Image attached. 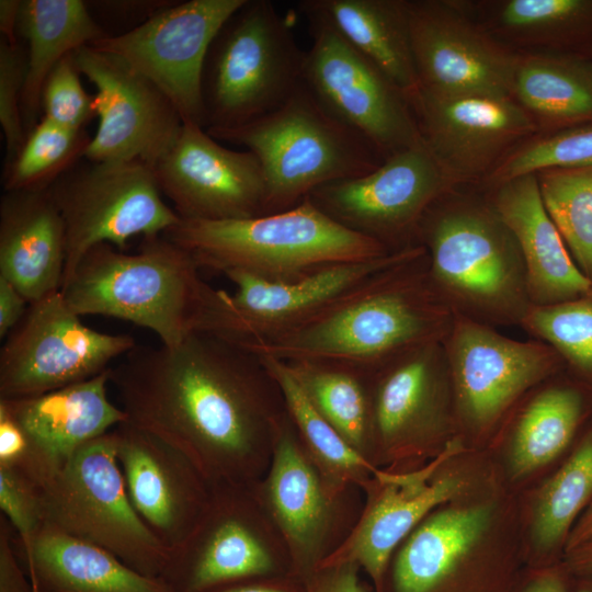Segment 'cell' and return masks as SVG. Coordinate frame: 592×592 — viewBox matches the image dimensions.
Returning <instances> with one entry per match:
<instances>
[{"label":"cell","mask_w":592,"mask_h":592,"mask_svg":"<svg viewBox=\"0 0 592 592\" xmlns=\"http://www.w3.org/2000/svg\"><path fill=\"white\" fill-rule=\"evenodd\" d=\"M127 422L184 453L209 482H257L287 408L254 353L198 332L170 348L136 345L110 368Z\"/></svg>","instance_id":"6da1fadb"},{"label":"cell","mask_w":592,"mask_h":592,"mask_svg":"<svg viewBox=\"0 0 592 592\" xmlns=\"http://www.w3.org/2000/svg\"><path fill=\"white\" fill-rule=\"evenodd\" d=\"M454 317L431 284L423 248L414 246L307 321L241 346L282 362H323L371 373L412 349L442 342Z\"/></svg>","instance_id":"7a4b0ae2"},{"label":"cell","mask_w":592,"mask_h":592,"mask_svg":"<svg viewBox=\"0 0 592 592\" xmlns=\"http://www.w3.org/2000/svg\"><path fill=\"white\" fill-rule=\"evenodd\" d=\"M194 258L164 235L145 237L138 252L100 243L81 259L60 292L81 316L122 319L177 346L194 333H216L221 289L208 285Z\"/></svg>","instance_id":"3957f363"},{"label":"cell","mask_w":592,"mask_h":592,"mask_svg":"<svg viewBox=\"0 0 592 592\" xmlns=\"http://www.w3.org/2000/svg\"><path fill=\"white\" fill-rule=\"evenodd\" d=\"M415 242L434 291L454 315L493 328L521 325L532 306L525 264L487 196L444 194L421 219Z\"/></svg>","instance_id":"277c9868"},{"label":"cell","mask_w":592,"mask_h":592,"mask_svg":"<svg viewBox=\"0 0 592 592\" xmlns=\"http://www.w3.org/2000/svg\"><path fill=\"white\" fill-rule=\"evenodd\" d=\"M198 266L291 281L330 265L391 253L328 217L307 197L275 214L243 219H181L163 234ZM397 252V251H396Z\"/></svg>","instance_id":"5b68a950"},{"label":"cell","mask_w":592,"mask_h":592,"mask_svg":"<svg viewBox=\"0 0 592 592\" xmlns=\"http://www.w3.org/2000/svg\"><path fill=\"white\" fill-rule=\"evenodd\" d=\"M206 130L257 156L266 182L265 215L298 205L322 185L364 175L384 160L366 138L332 117L304 82L255 121Z\"/></svg>","instance_id":"8992f818"},{"label":"cell","mask_w":592,"mask_h":592,"mask_svg":"<svg viewBox=\"0 0 592 592\" xmlns=\"http://www.w3.org/2000/svg\"><path fill=\"white\" fill-rule=\"evenodd\" d=\"M304 55L271 1L244 0L206 54L205 129L238 127L283 105L303 84Z\"/></svg>","instance_id":"52a82bcc"},{"label":"cell","mask_w":592,"mask_h":592,"mask_svg":"<svg viewBox=\"0 0 592 592\" xmlns=\"http://www.w3.org/2000/svg\"><path fill=\"white\" fill-rule=\"evenodd\" d=\"M286 574H294L291 555L257 481L213 486L202 517L159 579L170 592H206Z\"/></svg>","instance_id":"ba28073f"},{"label":"cell","mask_w":592,"mask_h":592,"mask_svg":"<svg viewBox=\"0 0 592 592\" xmlns=\"http://www.w3.org/2000/svg\"><path fill=\"white\" fill-rule=\"evenodd\" d=\"M43 524L93 543L134 570L160 578L170 553L134 509L112 431L81 447L41 488Z\"/></svg>","instance_id":"9c48e42d"},{"label":"cell","mask_w":592,"mask_h":592,"mask_svg":"<svg viewBox=\"0 0 592 592\" xmlns=\"http://www.w3.org/2000/svg\"><path fill=\"white\" fill-rule=\"evenodd\" d=\"M258 490L303 580L346 542L364 505L360 487L331 477L311 458L288 412Z\"/></svg>","instance_id":"30bf717a"},{"label":"cell","mask_w":592,"mask_h":592,"mask_svg":"<svg viewBox=\"0 0 592 592\" xmlns=\"http://www.w3.org/2000/svg\"><path fill=\"white\" fill-rule=\"evenodd\" d=\"M47 192L65 227L62 286L94 246L111 243L124 250L130 238L163 235L180 220L163 201L152 168L141 162L82 158Z\"/></svg>","instance_id":"8fae6325"},{"label":"cell","mask_w":592,"mask_h":592,"mask_svg":"<svg viewBox=\"0 0 592 592\" xmlns=\"http://www.w3.org/2000/svg\"><path fill=\"white\" fill-rule=\"evenodd\" d=\"M453 392L455 428L486 434L503 424L524 397L562 372L559 355L546 343L509 338L456 316L442 341Z\"/></svg>","instance_id":"7c38bea8"},{"label":"cell","mask_w":592,"mask_h":592,"mask_svg":"<svg viewBox=\"0 0 592 592\" xmlns=\"http://www.w3.org/2000/svg\"><path fill=\"white\" fill-rule=\"evenodd\" d=\"M374 465L406 471L439 453L453 426L448 364L442 342L412 349L369 373Z\"/></svg>","instance_id":"4fadbf2b"},{"label":"cell","mask_w":592,"mask_h":592,"mask_svg":"<svg viewBox=\"0 0 592 592\" xmlns=\"http://www.w3.org/2000/svg\"><path fill=\"white\" fill-rule=\"evenodd\" d=\"M311 46L303 82L337 121L366 138L383 159L422 138L407 96L321 16L300 11Z\"/></svg>","instance_id":"5bb4252c"},{"label":"cell","mask_w":592,"mask_h":592,"mask_svg":"<svg viewBox=\"0 0 592 592\" xmlns=\"http://www.w3.org/2000/svg\"><path fill=\"white\" fill-rule=\"evenodd\" d=\"M455 186L421 139L373 171L322 185L307 198L339 225L396 252L418 246L424 214Z\"/></svg>","instance_id":"9a60e30c"},{"label":"cell","mask_w":592,"mask_h":592,"mask_svg":"<svg viewBox=\"0 0 592 592\" xmlns=\"http://www.w3.org/2000/svg\"><path fill=\"white\" fill-rule=\"evenodd\" d=\"M128 334L86 326L60 291L31 303L0 352V398L56 390L109 369L136 346Z\"/></svg>","instance_id":"2e32d148"},{"label":"cell","mask_w":592,"mask_h":592,"mask_svg":"<svg viewBox=\"0 0 592 592\" xmlns=\"http://www.w3.org/2000/svg\"><path fill=\"white\" fill-rule=\"evenodd\" d=\"M244 0L171 2L129 31L89 46L113 54L152 81L183 123L205 128L202 75L207 50Z\"/></svg>","instance_id":"e0dca14e"},{"label":"cell","mask_w":592,"mask_h":592,"mask_svg":"<svg viewBox=\"0 0 592 592\" xmlns=\"http://www.w3.org/2000/svg\"><path fill=\"white\" fill-rule=\"evenodd\" d=\"M73 55L80 73L96 90L93 109L99 125L83 158L152 168L182 129L183 119L174 104L118 56L91 46Z\"/></svg>","instance_id":"ac0fdd59"},{"label":"cell","mask_w":592,"mask_h":592,"mask_svg":"<svg viewBox=\"0 0 592 592\" xmlns=\"http://www.w3.org/2000/svg\"><path fill=\"white\" fill-rule=\"evenodd\" d=\"M152 171L161 194L172 202L181 219L265 215L266 182L257 156L221 146L195 123H183Z\"/></svg>","instance_id":"d6986e66"},{"label":"cell","mask_w":592,"mask_h":592,"mask_svg":"<svg viewBox=\"0 0 592 592\" xmlns=\"http://www.w3.org/2000/svg\"><path fill=\"white\" fill-rule=\"evenodd\" d=\"M443 506L396 548L377 592H510L511 563L471 558L489 524V506Z\"/></svg>","instance_id":"ffe728a7"},{"label":"cell","mask_w":592,"mask_h":592,"mask_svg":"<svg viewBox=\"0 0 592 592\" xmlns=\"http://www.w3.org/2000/svg\"><path fill=\"white\" fill-rule=\"evenodd\" d=\"M419 90L446 96H511L517 56L490 38L457 5L408 1Z\"/></svg>","instance_id":"44dd1931"},{"label":"cell","mask_w":592,"mask_h":592,"mask_svg":"<svg viewBox=\"0 0 592 592\" xmlns=\"http://www.w3.org/2000/svg\"><path fill=\"white\" fill-rule=\"evenodd\" d=\"M459 451L460 441L452 439L433 458L417 468L406 471L382 468L363 490V511L354 531L322 565L356 563L371 578L377 592L400 543L463 488L459 478L443 469Z\"/></svg>","instance_id":"7402d4cb"},{"label":"cell","mask_w":592,"mask_h":592,"mask_svg":"<svg viewBox=\"0 0 592 592\" xmlns=\"http://www.w3.org/2000/svg\"><path fill=\"white\" fill-rule=\"evenodd\" d=\"M128 498L171 554L190 536L213 485L180 449L128 422L112 430Z\"/></svg>","instance_id":"603a6c76"},{"label":"cell","mask_w":592,"mask_h":592,"mask_svg":"<svg viewBox=\"0 0 592 592\" xmlns=\"http://www.w3.org/2000/svg\"><path fill=\"white\" fill-rule=\"evenodd\" d=\"M421 138L456 184L480 178L536 121L511 96H446L419 90L409 101Z\"/></svg>","instance_id":"cb8c5ba5"},{"label":"cell","mask_w":592,"mask_h":592,"mask_svg":"<svg viewBox=\"0 0 592 592\" xmlns=\"http://www.w3.org/2000/svg\"><path fill=\"white\" fill-rule=\"evenodd\" d=\"M409 249L338 263L291 281H266L240 271L228 272L225 276L236 285V291L221 293V327L217 335L240 345L276 337L307 321Z\"/></svg>","instance_id":"d4e9b609"},{"label":"cell","mask_w":592,"mask_h":592,"mask_svg":"<svg viewBox=\"0 0 592 592\" xmlns=\"http://www.w3.org/2000/svg\"><path fill=\"white\" fill-rule=\"evenodd\" d=\"M110 368L45 394L0 398V408L14 419L27 441V463L20 474L39 488L81 447L127 422L125 412L107 395Z\"/></svg>","instance_id":"484cf974"},{"label":"cell","mask_w":592,"mask_h":592,"mask_svg":"<svg viewBox=\"0 0 592 592\" xmlns=\"http://www.w3.org/2000/svg\"><path fill=\"white\" fill-rule=\"evenodd\" d=\"M487 198L516 239L532 305L570 300L591 287L544 205L536 174L493 185Z\"/></svg>","instance_id":"4316f807"},{"label":"cell","mask_w":592,"mask_h":592,"mask_svg":"<svg viewBox=\"0 0 592 592\" xmlns=\"http://www.w3.org/2000/svg\"><path fill=\"white\" fill-rule=\"evenodd\" d=\"M62 218L47 191L4 192L0 200V277L34 303L61 289Z\"/></svg>","instance_id":"83f0119b"},{"label":"cell","mask_w":592,"mask_h":592,"mask_svg":"<svg viewBox=\"0 0 592 592\" xmlns=\"http://www.w3.org/2000/svg\"><path fill=\"white\" fill-rule=\"evenodd\" d=\"M33 592H170L109 550L43 524L29 539L13 535Z\"/></svg>","instance_id":"f1b7e54d"},{"label":"cell","mask_w":592,"mask_h":592,"mask_svg":"<svg viewBox=\"0 0 592 592\" xmlns=\"http://www.w3.org/2000/svg\"><path fill=\"white\" fill-rule=\"evenodd\" d=\"M298 8L326 20L409 101L419 91L410 39L408 1L304 0L298 3Z\"/></svg>","instance_id":"f546056e"},{"label":"cell","mask_w":592,"mask_h":592,"mask_svg":"<svg viewBox=\"0 0 592 592\" xmlns=\"http://www.w3.org/2000/svg\"><path fill=\"white\" fill-rule=\"evenodd\" d=\"M16 33L26 44L21 109L27 135L42 117V90L52 69L68 54L110 35L82 0L21 1Z\"/></svg>","instance_id":"4dcf8cb0"},{"label":"cell","mask_w":592,"mask_h":592,"mask_svg":"<svg viewBox=\"0 0 592 592\" xmlns=\"http://www.w3.org/2000/svg\"><path fill=\"white\" fill-rule=\"evenodd\" d=\"M589 389L563 369L533 388L511 412L505 422L517 476L546 465L567 447L585 415Z\"/></svg>","instance_id":"1f68e13d"},{"label":"cell","mask_w":592,"mask_h":592,"mask_svg":"<svg viewBox=\"0 0 592 592\" xmlns=\"http://www.w3.org/2000/svg\"><path fill=\"white\" fill-rule=\"evenodd\" d=\"M512 98L555 132L592 124V57L568 52L517 56Z\"/></svg>","instance_id":"d6a6232c"},{"label":"cell","mask_w":592,"mask_h":592,"mask_svg":"<svg viewBox=\"0 0 592 592\" xmlns=\"http://www.w3.org/2000/svg\"><path fill=\"white\" fill-rule=\"evenodd\" d=\"M283 363L314 409L374 465L369 372L314 361Z\"/></svg>","instance_id":"836d02e7"},{"label":"cell","mask_w":592,"mask_h":592,"mask_svg":"<svg viewBox=\"0 0 592 592\" xmlns=\"http://www.w3.org/2000/svg\"><path fill=\"white\" fill-rule=\"evenodd\" d=\"M259 357L280 384L288 415L311 458L331 477L355 485L363 491L382 468L361 456L314 409L282 361Z\"/></svg>","instance_id":"e575fe53"},{"label":"cell","mask_w":592,"mask_h":592,"mask_svg":"<svg viewBox=\"0 0 592 592\" xmlns=\"http://www.w3.org/2000/svg\"><path fill=\"white\" fill-rule=\"evenodd\" d=\"M494 25L528 43L588 54L592 49V0H508L494 8Z\"/></svg>","instance_id":"d590c367"},{"label":"cell","mask_w":592,"mask_h":592,"mask_svg":"<svg viewBox=\"0 0 592 592\" xmlns=\"http://www.w3.org/2000/svg\"><path fill=\"white\" fill-rule=\"evenodd\" d=\"M91 138L86 129L67 128L41 117L15 157L4 164L3 191H47L84 157Z\"/></svg>","instance_id":"8d00e7d4"},{"label":"cell","mask_w":592,"mask_h":592,"mask_svg":"<svg viewBox=\"0 0 592 592\" xmlns=\"http://www.w3.org/2000/svg\"><path fill=\"white\" fill-rule=\"evenodd\" d=\"M520 327L532 339L549 345L561 358L565 371L592 389V285L570 300L532 305Z\"/></svg>","instance_id":"74e56055"},{"label":"cell","mask_w":592,"mask_h":592,"mask_svg":"<svg viewBox=\"0 0 592 592\" xmlns=\"http://www.w3.org/2000/svg\"><path fill=\"white\" fill-rule=\"evenodd\" d=\"M544 205L579 269L592 282V166L536 173Z\"/></svg>","instance_id":"f35d334b"},{"label":"cell","mask_w":592,"mask_h":592,"mask_svg":"<svg viewBox=\"0 0 592 592\" xmlns=\"http://www.w3.org/2000/svg\"><path fill=\"white\" fill-rule=\"evenodd\" d=\"M591 497L592 430L540 493L534 521L537 545L550 549L566 537Z\"/></svg>","instance_id":"ab89813d"},{"label":"cell","mask_w":592,"mask_h":592,"mask_svg":"<svg viewBox=\"0 0 592 592\" xmlns=\"http://www.w3.org/2000/svg\"><path fill=\"white\" fill-rule=\"evenodd\" d=\"M592 166V124L561 129L532 140L504 157L489 174L497 185L550 169Z\"/></svg>","instance_id":"60d3db41"},{"label":"cell","mask_w":592,"mask_h":592,"mask_svg":"<svg viewBox=\"0 0 592 592\" xmlns=\"http://www.w3.org/2000/svg\"><path fill=\"white\" fill-rule=\"evenodd\" d=\"M73 53L48 73L42 90V117L71 129H84L95 117L93 95L82 87Z\"/></svg>","instance_id":"b9f144b4"},{"label":"cell","mask_w":592,"mask_h":592,"mask_svg":"<svg viewBox=\"0 0 592 592\" xmlns=\"http://www.w3.org/2000/svg\"><path fill=\"white\" fill-rule=\"evenodd\" d=\"M26 78V49L0 39V124L5 143L4 164L21 149L26 132L22 117V93Z\"/></svg>","instance_id":"7bdbcfd3"},{"label":"cell","mask_w":592,"mask_h":592,"mask_svg":"<svg viewBox=\"0 0 592 592\" xmlns=\"http://www.w3.org/2000/svg\"><path fill=\"white\" fill-rule=\"evenodd\" d=\"M0 509L21 540L29 539L43 525L41 488L8 467H0Z\"/></svg>","instance_id":"ee69618b"},{"label":"cell","mask_w":592,"mask_h":592,"mask_svg":"<svg viewBox=\"0 0 592 592\" xmlns=\"http://www.w3.org/2000/svg\"><path fill=\"white\" fill-rule=\"evenodd\" d=\"M353 562L322 565L304 581L307 592H368Z\"/></svg>","instance_id":"f6af8a7d"},{"label":"cell","mask_w":592,"mask_h":592,"mask_svg":"<svg viewBox=\"0 0 592 592\" xmlns=\"http://www.w3.org/2000/svg\"><path fill=\"white\" fill-rule=\"evenodd\" d=\"M14 530L0 516V592H33L13 545Z\"/></svg>","instance_id":"bcb514c9"},{"label":"cell","mask_w":592,"mask_h":592,"mask_svg":"<svg viewBox=\"0 0 592 592\" xmlns=\"http://www.w3.org/2000/svg\"><path fill=\"white\" fill-rule=\"evenodd\" d=\"M29 446L25 435L14 419L0 408V467L23 473Z\"/></svg>","instance_id":"7dc6e473"},{"label":"cell","mask_w":592,"mask_h":592,"mask_svg":"<svg viewBox=\"0 0 592 592\" xmlns=\"http://www.w3.org/2000/svg\"><path fill=\"white\" fill-rule=\"evenodd\" d=\"M206 592H307V589L301 578L286 574L241 580Z\"/></svg>","instance_id":"c3c4849f"},{"label":"cell","mask_w":592,"mask_h":592,"mask_svg":"<svg viewBox=\"0 0 592 592\" xmlns=\"http://www.w3.org/2000/svg\"><path fill=\"white\" fill-rule=\"evenodd\" d=\"M30 303L7 280L0 277V338H7L25 316Z\"/></svg>","instance_id":"681fc988"},{"label":"cell","mask_w":592,"mask_h":592,"mask_svg":"<svg viewBox=\"0 0 592 592\" xmlns=\"http://www.w3.org/2000/svg\"><path fill=\"white\" fill-rule=\"evenodd\" d=\"M172 2V1H171ZM170 1H94L89 7L103 10V12L112 13L113 15L127 18L136 16L146 21L153 13L171 3Z\"/></svg>","instance_id":"f907efd6"},{"label":"cell","mask_w":592,"mask_h":592,"mask_svg":"<svg viewBox=\"0 0 592 592\" xmlns=\"http://www.w3.org/2000/svg\"><path fill=\"white\" fill-rule=\"evenodd\" d=\"M517 592H569V590L563 573L553 567L540 568L530 573Z\"/></svg>","instance_id":"816d5d0a"},{"label":"cell","mask_w":592,"mask_h":592,"mask_svg":"<svg viewBox=\"0 0 592 592\" xmlns=\"http://www.w3.org/2000/svg\"><path fill=\"white\" fill-rule=\"evenodd\" d=\"M20 0H1L0 1V32L1 38L11 44H19L16 33Z\"/></svg>","instance_id":"f5cc1de1"},{"label":"cell","mask_w":592,"mask_h":592,"mask_svg":"<svg viewBox=\"0 0 592 592\" xmlns=\"http://www.w3.org/2000/svg\"><path fill=\"white\" fill-rule=\"evenodd\" d=\"M590 540H592V506L584 513L570 532L566 544V550L568 553Z\"/></svg>","instance_id":"db71d44e"},{"label":"cell","mask_w":592,"mask_h":592,"mask_svg":"<svg viewBox=\"0 0 592 592\" xmlns=\"http://www.w3.org/2000/svg\"><path fill=\"white\" fill-rule=\"evenodd\" d=\"M568 566L578 572L592 571V540L568 551Z\"/></svg>","instance_id":"11a10c76"},{"label":"cell","mask_w":592,"mask_h":592,"mask_svg":"<svg viewBox=\"0 0 592 592\" xmlns=\"http://www.w3.org/2000/svg\"><path fill=\"white\" fill-rule=\"evenodd\" d=\"M576 592H592V587L582 585L580 589H578Z\"/></svg>","instance_id":"9f6ffc18"},{"label":"cell","mask_w":592,"mask_h":592,"mask_svg":"<svg viewBox=\"0 0 592 592\" xmlns=\"http://www.w3.org/2000/svg\"><path fill=\"white\" fill-rule=\"evenodd\" d=\"M587 55L592 57V49Z\"/></svg>","instance_id":"6f0895ef"}]
</instances>
